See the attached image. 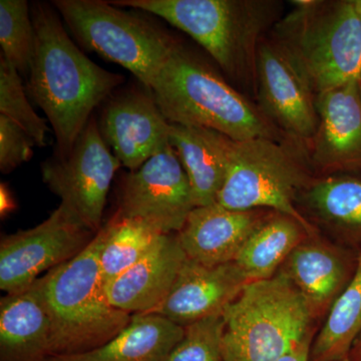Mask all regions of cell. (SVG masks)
I'll return each mask as SVG.
<instances>
[{"mask_svg":"<svg viewBox=\"0 0 361 361\" xmlns=\"http://www.w3.org/2000/svg\"><path fill=\"white\" fill-rule=\"evenodd\" d=\"M315 177L307 152L289 140L233 141L227 176L216 203L230 210L284 214L315 236L320 232L297 208L299 195Z\"/></svg>","mask_w":361,"mask_h":361,"instance_id":"7","label":"cell"},{"mask_svg":"<svg viewBox=\"0 0 361 361\" xmlns=\"http://www.w3.org/2000/svg\"><path fill=\"white\" fill-rule=\"evenodd\" d=\"M0 115L18 123L37 146H47V120L33 110L20 71L4 56H0Z\"/></svg>","mask_w":361,"mask_h":361,"instance_id":"27","label":"cell"},{"mask_svg":"<svg viewBox=\"0 0 361 361\" xmlns=\"http://www.w3.org/2000/svg\"><path fill=\"white\" fill-rule=\"evenodd\" d=\"M120 160L104 141L96 118H90L66 158L42 164L44 184L82 225L99 232L111 184Z\"/></svg>","mask_w":361,"mask_h":361,"instance_id":"9","label":"cell"},{"mask_svg":"<svg viewBox=\"0 0 361 361\" xmlns=\"http://www.w3.org/2000/svg\"><path fill=\"white\" fill-rule=\"evenodd\" d=\"M223 316V361H278L316 331L307 301L279 272L247 285Z\"/></svg>","mask_w":361,"mask_h":361,"instance_id":"6","label":"cell"},{"mask_svg":"<svg viewBox=\"0 0 361 361\" xmlns=\"http://www.w3.org/2000/svg\"><path fill=\"white\" fill-rule=\"evenodd\" d=\"M1 56L20 73H30L35 51V30L26 0L0 1Z\"/></svg>","mask_w":361,"mask_h":361,"instance_id":"26","label":"cell"},{"mask_svg":"<svg viewBox=\"0 0 361 361\" xmlns=\"http://www.w3.org/2000/svg\"><path fill=\"white\" fill-rule=\"evenodd\" d=\"M66 26L87 51L118 63L149 90L179 42L141 14L103 0H54Z\"/></svg>","mask_w":361,"mask_h":361,"instance_id":"8","label":"cell"},{"mask_svg":"<svg viewBox=\"0 0 361 361\" xmlns=\"http://www.w3.org/2000/svg\"><path fill=\"white\" fill-rule=\"evenodd\" d=\"M318 125L308 149L316 176L361 172V97L358 82L316 96Z\"/></svg>","mask_w":361,"mask_h":361,"instance_id":"13","label":"cell"},{"mask_svg":"<svg viewBox=\"0 0 361 361\" xmlns=\"http://www.w3.org/2000/svg\"><path fill=\"white\" fill-rule=\"evenodd\" d=\"M196 208L193 191L171 144L123 177L116 213L176 234Z\"/></svg>","mask_w":361,"mask_h":361,"instance_id":"11","label":"cell"},{"mask_svg":"<svg viewBox=\"0 0 361 361\" xmlns=\"http://www.w3.org/2000/svg\"><path fill=\"white\" fill-rule=\"evenodd\" d=\"M256 90L261 111L289 141L308 154L318 125L316 94L288 54L271 37L259 45Z\"/></svg>","mask_w":361,"mask_h":361,"instance_id":"12","label":"cell"},{"mask_svg":"<svg viewBox=\"0 0 361 361\" xmlns=\"http://www.w3.org/2000/svg\"><path fill=\"white\" fill-rule=\"evenodd\" d=\"M96 234L61 204L32 229L2 236L0 289L6 294L26 290L42 273L77 257Z\"/></svg>","mask_w":361,"mask_h":361,"instance_id":"10","label":"cell"},{"mask_svg":"<svg viewBox=\"0 0 361 361\" xmlns=\"http://www.w3.org/2000/svg\"><path fill=\"white\" fill-rule=\"evenodd\" d=\"M32 18L35 51L25 89L52 126L58 158H66L92 111L123 78L97 66L80 51L52 4L35 2Z\"/></svg>","mask_w":361,"mask_h":361,"instance_id":"1","label":"cell"},{"mask_svg":"<svg viewBox=\"0 0 361 361\" xmlns=\"http://www.w3.org/2000/svg\"><path fill=\"white\" fill-rule=\"evenodd\" d=\"M315 332H311L303 341L297 343L293 348L278 361H310V349L314 339Z\"/></svg>","mask_w":361,"mask_h":361,"instance_id":"30","label":"cell"},{"mask_svg":"<svg viewBox=\"0 0 361 361\" xmlns=\"http://www.w3.org/2000/svg\"><path fill=\"white\" fill-rule=\"evenodd\" d=\"M293 9L272 28L316 96L361 73V16L356 0H294Z\"/></svg>","mask_w":361,"mask_h":361,"instance_id":"5","label":"cell"},{"mask_svg":"<svg viewBox=\"0 0 361 361\" xmlns=\"http://www.w3.org/2000/svg\"><path fill=\"white\" fill-rule=\"evenodd\" d=\"M356 265L357 252L317 234L301 242L278 272L302 294L317 320L348 286Z\"/></svg>","mask_w":361,"mask_h":361,"instance_id":"15","label":"cell"},{"mask_svg":"<svg viewBox=\"0 0 361 361\" xmlns=\"http://www.w3.org/2000/svg\"><path fill=\"white\" fill-rule=\"evenodd\" d=\"M273 211L230 210L215 203L196 207L176 233L188 259L216 266L234 262L252 233Z\"/></svg>","mask_w":361,"mask_h":361,"instance_id":"17","label":"cell"},{"mask_svg":"<svg viewBox=\"0 0 361 361\" xmlns=\"http://www.w3.org/2000/svg\"><path fill=\"white\" fill-rule=\"evenodd\" d=\"M99 130L122 166L142 167L170 144V123L146 87L122 92L111 99L102 114Z\"/></svg>","mask_w":361,"mask_h":361,"instance_id":"14","label":"cell"},{"mask_svg":"<svg viewBox=\"0 0 361 361\" xmlns=\"http://www.w3.org/2000/svg\"><path fill=\"white\" fill-rule=\"evenodd\" d=\"M102 233L77 257L37 280L51 324L49 356L87 353L122 332L132 314L114 307L99 266Z\"/></svg>","mask_w":361,"mask_h":361,"instance_id":"4","label":"cell"},{"mask_svg":"<svg viewBox=\"0 0 361 361\" xmlns=\"http://www.w3.org/2000/svg\"><path fill=\"white\" fill-rule=\"evenodd\" d=\"M35 142L18 123L0 115V170L8 174L30 161Z\"/></svg>","mask_w":361,"mask_h":361,"instance_id":"29","label":"cell"},{"mask_svg":"<svg viewBox=\"0 0 361 361\" xmlns=\"http://www.w3.org/2000/svg\"><path fill=\"white\" fill-rule=\"evenodd\" d=\"M356 4H357L358 11H360V16H361V0H356ZM358 87H360V92L361 97V73L360 75V80H358Z\"/></svg>","mask_w":361,"mask_h":361,"instance_id":"33","label":"cell"},{"mask_svg":"<svg viewBox=\"0 0 361 361\" xmlns=\"http://www.w3.org/2000/svg\"><path fill=\"white\" fill-rule=\"evenodd\" d=\"M361 334V251L351 278L315 334L310 361H338L346 358L351 346Z\"/></svg>","mask_w":361,"mask_h":361,"instance_id":"24","label":"cell"},{"mask_svg":"<svg viewBox=\"0 0 361 361\" xmlns=\"http://www.w3.org/2000/svg\"><path fill=\"white\" fill-rule=\"evenodd\" d=\"M338 361H349L348 357L343 358V360H338Z\"/></svg>","mask_w":361,"mask_h":361,"instance_id":"34","label":"cell"},{"mask_svg":"<svg viewBox=\"0 0 361 361\" xmlns=\"http://www.w3.org/2000/svg\"><path fill=\"white\" fill-rule=\"evenodd\" d=\"M249 283L250 280L235 262L208 266L187 258L165 300L149 313L186 327L223 313Z\"/></svg>","mask_w":361,"mask_h":361,"instance_id":"16","label":"cell"},{"mask_svg":"<svg viewBox=\"0 0 361 361\" xmlns=\"http://www.w3.org/2000/svg\"><path fill=\"white\" fill-rule=\"evenodd\" d=\"M187 256L177 234H165L155 248L104 284L109 302L130 314L149 313L165 300Z\"/></svg>","mask_w":361,"mask_h":361,"instance_id":"18","label":"cell"},{"mask_svg":"<svg viewBox=\"0 0 361 361\" xmlns=\"http://www.w3.org/2000/svg\"><path fill=\"white\" fill-rule=\"evenodd\" d=\"M149 90L169 123L206 128L234 141L288 140L212 66L178 44Z\"/></svg>","mask_w":361,"mask_h":361,"instance_id":"3","label":"cell"},{"mask_svg":"<svg viewBox=\"0 0 361 361\" xmlns=\"http://www.w3.org/2000/svg\"><path fill=\"white\" fill-rule=\"evenodd\" d=\"M16 206L13 195L8 188L6 184L1 183V186H0V214H1V217H6L9 213L13 212Z\"/></svg>","mask_w":361,"mask_h":361,"instance_id":"31","label":"cell"},{"mask_svg":"<svg viewBox=\"0 0 361 361\" xmlns=\"http://www.w3.org/2000/svg\"><path fill=\"white\" fill-rule=\"evenodd\" d=\"M297 208L332 241L361 251V172L316 176L299 195Z\"/></svg>","mask_w":361,"mask_h":361,"instance_id":"19","label":"cell"},{"mask_svg":"<svg viewBox=\"0 0 361 361\" xmlns=\"http://www.w3.org/2000/svg\"><path fill=\"white\" fill-rule=\"evenodd\" d=\"M51 324L37 281L0 300V361H45Z\"/></svg>","mask_w":361,"mask_h":361,"instance_id":"21","label":"cell"},{"mask_svg":"<svg viewBox=\"0 0 361 361\" xmlns=\"http://www.w3.org/2000/svg\"><path fill=\"white\" fill-rule=\"evenodd\" d=\"M308 236L311 235L298 221L272 212L252 233L234 262L251 282L268 279Z\"/></svg>","mask_w":361,"mask_h":361,"instance_id":"23","label":"cell"},{"mask_svg":"<svg viewBox=\"0 0 361 361\" xmlns=\"http://www.w3.org/2000/svg\"><path fill=\"white\" fill-rule=\"evenodd\" d=\"M224 330L223 313L187 325L184 336L166 361H223Z\"/></svg>","mask_w":361,"mask_h":361,"instance_id":"28","label":"cell"},{"mask_svg":"<svg viewBox=\"0 0 361 361\" xmlns=\"http://www.w3.org/2000/svg\"><path fill=\"white\" fill-rule=\"evenodd\" d=\"M184 334L185 327L163 316L134 314L130 324L103 345L45 361H166Z\"/></svg>","mask_w":361,"mask_h":361,"instance_id":"22","label":"cell"},{"mask_svg":"<svg viewBox=\"0 0 361 361\" xmlns=\"http://www.w3.org/2000/svg\"><path fill=\"white\" fill-rule=\"evenodd\" d=\"M114 6L155 14L201 45L233 80L254 84L259 45L280 20L273 0H115Z\"/></svg>","mask_w":361,"mask_h":361,"instance_id":"2","label":"cell"},{"mask_svg":"<svg viewBox=\"0 0 361 361\" xmlns=\"http://www.w3.org/2000/svg\"><path fill=\"white\" fill-rule=\"evenodd\" d=\"M348 357L349 361H361V334L351 346Z\"/></svg>","mask_w":361,"mask_h":361,"instance_id":"32","label":"cell"},{"mask_svg":"<svg viewBox=\"0 0 361 361\" xmlns=\"http://www.w3.org/2000/svg\"><path fill=\"white\" fill-rule=\"evenodd\" d=\"M169 141L186 172L196 207L215 204L227 176L234 140L206 128L170 123Z\"/></svg>","mask_w":361,"mask_h":361,"instance_id":"20","label":"cell"},{"mask_svg":"<svg viewBox=\"0 0 361 361\" xmlns=\"http://www.w3.org/2000/svg\"><path fill=\"white\" fill-rule=\"evenodd\" d=\"M99 231V266L104 284L139 262L165 235L144 221L123 217L118 213Z\"/></svg>","mask_w":361,"mask_h":361,"instance_id":"25","label":"cell"}]
</instances>
